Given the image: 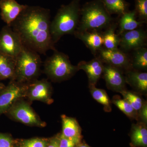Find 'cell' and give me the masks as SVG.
<instances>
[{
  "label": "cell",
  "mask_w": 147,
  "mask_h": 147,
  "mask_svg": "<svg viewBox=\"0 0 147 147\" xmlns=\"http://www.w3.org/2000/svg\"><path fill=\"white\" fill-rule=\"evenodd\" d=\"M24 46L19 36L11 27L7 25L3 27L0 32V54L15 59Z\"/></svg>",
  "instance_id": "cell-7"
},
{
  "label": "cell",
  "mask_w": 147,
  "mask_h": 147,
  "mask_svg": "<svg viewBox=\"0 0 147 147\" xmlns=\"http://www.w3.org/2000/svg\"><path fill=\"white\" fill-rule=\"evenodd\" d=\"M16 143L10 135L0 133V147H14Z\"/></svg>",
  "instance_id": "cell-30"
},
{
  "label": "cell",
  "mask_w": 147,
  "mask_h": 147,
  "mask_svg": "<svg viewBox=\"0 0 147 147\" xmlns=\"http://www.w3.org/2000/svg\"><path fill=\"white\" fill-rule=\"evenodd\" d=\"M50 139L45 138H33L16 142L19 147H47Z\"/></svg>",
  "instance_id": "cell-27"
},
{
  "label": "cell",
  "mask_w": 147,
  "mask_h": 147,
  "mask_svg": "<svg viewBox=\"0 0 147 147\" xmlns=\"http://www.w3.org/2000/svg\"><path fill=\"white\" fill-rule=\"evenodd\" d=\"M74 35L76 38L82 40L95 56L98 51L103 48V38L101 31H76Z\"/></svg>",
  "instance_id": "cell-15"
},
{
  "label": "cell",
  "mask_w": 147,
  "mask_h": 147,
  "mask_svg": "<svg viewBox=\"0 0 147 147\" xmlns=\"http://www.w3.org/2000/svg\"><path fill=\"white\" fill-rule=\"evenodd\" d=\"M125 81L137 90L146 92L147 91V73L138 70H128L125 76Z\"/></svg>",
  "instance_id": "cell-18"
},
{
  "label": "cell",
  "mask_w": 147,
  "mask_h": 147,
  "mask_svg": "<svg viewBox=\"0 0 147 147\" xmlns=\"http://www.w3.org/2000/svg\"><path fill=\"white\" fill-rule=\"evenodd\" d=\"M5 88L4 85L3 84L0 83V91L2 90L4 88Z\"/></svg>",
  "instance_id": "cell-34"
},
{
  "label": "cell",
  "mask_w": 147,
  "mask_h": 147,
  "mask_svg": "<svg viewBox=\"0 0 147 147\" xmlns=\"http://www.w3.org/2000/svg\"><path fill=\"white\" fill-rule=\"evenodd\" d=\"M114 21L101 0H92L81 7L80 21L76 31H100L105 30Z\"/></svg>",
  "instance_id": "cell-3"
},
{
  "label": "cell",
  "mask_w": 147,
  "mask_h": 147,
  "mask_svg": "<svg viewBox=\"0 0 147 147\" xmlns=\"http://www.w3.org/2000/svg\"><path fill=\"white\" fill-rule=\"evenodd\" d=\"M131 67L136 70H146L147 69V49L142 47L133 51L131 59Z\"/></svg>",
  "instance_id": "cell-23"
},
{
  "label": "cell",
  "mask_w": 147,
  "mask_h": 147,
  "mask_svg": "<svg viewBox=\"0 0 147 147\" xmlns=\"http://www.w3.org/2000/svg\"><path fill=\"white\" fill-rule=\"evenodd\" d=\"M14 147H19L18 146V145H17L16 144V145H15V146H14Z\"/></svg>",
  "instance_id": "cell-35"
},
{
  "label": "cell",
  "mask_w": 147,
  "mask_h": 147,
  "mask_svg": "<svg viewBox=\"0 0 147 147\" xmlns=\"http://www.w3.org/2000/svg\"><path fill=\"white\" fill-rule=\"evenodd\" d=\"M135 10L137 14V20L144 22L147 21V0H134Z\"/></svg>",
  "instance_id": "cell-28"
},
{
  "label": "cell",
  "mask_w": 147,
  "mask_h": 147,
  "mask_svg": "<svg viewBox=\"0 0 147 147\" xmlns=\"http://www.w3.org/2000/svg\"><path fill=\"white\" fill-rule=\"evenodd\" d=\"M14 119L30 126L44 127L46 124L40 119L31 107L24 101L16 102L8 110Z\"/></svg>",
  "instance_id": "cell-8"
},
{
  "label": "cell",
  "mask_w": 147,
  "mask_h": 147,
  "mask_svg": "<svg viewBox=\"0 0 147 147\" xmlns=\"http://www.w3.org/2000/svg\"><path fill=\"white\" fill-rule=\"evenodd\" d=\"M27 85L11 80L0 92V115L6 113L21 98L26 96Z\"/></svg>",
  "instance_id": "cell-6"
},
{
  "label": "cell",
  "mask_w": 147,
  "mask_h": 147,
  "mask_svg": "<svg viewBox=\"0 0 147 147\" xmlns=\"http://www.w3.org/2000/svg\"><path fill=\"white\" fill-rule=\"evenodd\" d=\"M47 147H59V136L50 139Z\"/></svg>",
  "instance_id": "cell-32"
},
{
  "label": "cell",
  "mask_w": 147,
  "mask_h": 147,
  "mask_svg": "<svg viewBox=\"0 0 147 147\" xmlns=\"http://www.w3.org/2000/svg\"><path fill=\"white\" fill-rule=\"evenodd\" d=\"M27 85L26 96L31 100H39L50 104L53 102L52 99L51 84L45 79L34 81Z\"/></svg>",
  "instance_id": "cell-11"
},
{
  "label": "cell",
  "mask_w": 147,
  "mask_h": 147,
  "mask_svg": "<svg viewBox=\"0 0 147 147\" xmlns=\"http://www.w3.org/2000/svg\"><path fill=\"white\" fill-rule=\"evenodd\" d=\"M106 10L110 15L119 16L128 11L129 4L125 0H101Z\"/></svg>",
  "instance_id": "cell-22"
},
{
  "label": "cell",
  "mask_w": 147,
  "mask_h": 147,
  "mask_svg": "<svg viewBox=\"0 0 147 147\" xmlns=\"http://www.w3.org/2000/svg\"><path fill=\"white\" fill-rule=\"evenodd\" d=\"M118 21L117 34L119 36L125 32L133 30L142 26L144 22L137 20L135 10H129L119 16Z\"/></svg>",
  "instance_id": "cell-16"
},
{
  "label": "cell",
  "mask_w": 147,
  "mask_h": 147,
  "mask_svg": "<svg viewBox=\"0 0 147 147\" xmlns=\"http://www.w3.org/2000/svg\"><path fill=\"white\" fill-rule=\"evenodd\" d=\"M95 57L99 58L103 63L119 69L129 70L132 68L129 55L119 48L107 49L103 47L98 52Z\"/></svg>",
  "instance_id": "cell-9"
},
{
  "label": "cell",
  "mask_w": 147,
  "mask_h": 147,
  "mask_svg": "<svg viewBox=\"0 0 147 147\" xmlns=\"http://www.w3.org/2000/svg\"><path fill=\"white\" fill-rule=\"evenodd\" d=\"M139 117L142 119L143 123L146 124L147 122V103L144 102L142 108L139 111Z\"/></svg>",
  "instance_id": "cell-31"
},
{
  "label": "cell",
  "mask_w": 147,
  "mask_h": 147,
  "mask_svg": "<svg viewBox=\"0 0 147 147\" xmlns=\"http://www.w3.org/2000/svg\"><path fill=\"white\" fill-rule=\"evenodd\" d=\"M119 46L121 50L125 53L145 47L146 45V31L140 28L125 32L119 35Z\"/></svg>",
  "instance_id": "cell-10"
},
{
  "label": "cell",
  "mask_w": 147,
  "mask_h": 147,
  "mask_svg": "<svg viewBox=\"0 0 147 147\" xmlns=\"http://www.w3.org/2000/svg\"><path fill=\"white\" fill-rule=\"evenodd\" d=\"M27 6L20 4L16 0H1L0 9L2 20L7 26H10Z\"/></svg>",
  "instance_id": "cell-13"
},
{
  "label": "cell",
  "mask_w": 147,
  "mask_h": 147,
  "mask_svg": "<svg viewBox=\"0 0 147 147\" xmlns=\"http://www.w3.org/2000/svg\"><path fill=\"white\" fill-rule=\"evenodd\" d=\"M81 0H72L66 5L61 6L51 21L50 31L54 44L66 34L74 35L79 26Z\"/></svg>",
  "instance_id": "cell-2"
},
{
  "label": "cell",
  "mask_w": 147,
  "mask_h": 147,
  "mask_svg": "<svg viewBox=\"0 0 147 147\" xmlns=\"http://www.w3.org/2000/svg\"><path fill=\"white\" fill-rule=\"evenodd\" d=\"M79 70L77 66L71 64L67 55L54 51L51 57L46 59L44 63V72L49 78L55 82L69 79Z\"/></svg>",
  "instance_id": "cell-5"
},
{
  "label": "cell",
  "mask_w": 147,
  "mask_h": 147,
  "mask_svg": "<svg viewBox=\"0 0 147 147\" xmlns=\"http://www.w3.org/2000/svg\"><path fill=\"white\" fill-rule=\"evenodd\" d=\"M50 11L27 5L9 26L18 34L23 45L39 54L57 50L50 34Z\"/></svg>",
  "instance_id": "cell-1"
},
{
  "label": "cell",
  "mask_w": 147,
  "mask_h": 147,
  "mask_svg": "<svg viewBox=\"0 0 147 147\" xmlns=\"http://www.w3.org/2000/svg\"><path fill=\"white\" fill-rule=\"evenodd\" d=\"M62 132L61 134L66 138L81 142L82 136L81 128L75 119L63 115Z\"/></svg>",
  "instance_id": "cell-17"
},
{
  "label": "cell",
  "mask_w": 147,
  "mask_h": 147,
  "mask_svg": "<svg viewBox=\"0 0 147 147\" xmlns=\"http://www.w3.org/2000/svg\"><path fill=\"white\" fill-rule=\"evenodd\" d=\"M121 93L123 95L124 99L130 103L137 113L142 108L144 102H143V99L139 95L131 92L127 91L125 90Z\"/></svg>",
  "instance_id": "cell-26"
},
{
  "label": "cell",
  "mask_w": 147,
  "mask_h": 147,
  "mask_svg": "<svg viewBox=\"0 0 147 147\" xmlns=\"http://www.w3.org/2000/svg\"><path fill=\"white\" fill-rule=\"evenodd\" d=\"M113 101L114 104L127 116L131 118H137V112L125 99L116 98Z\"/></svg>",
  "instance_id": "cell-25"
},
{
  "label": "cell",
  "mask_w": 147,
  "mask_h": 147,
  "mask_svg": "<svg viewBox=\"0 0 147 147\" xmlns=\"http://www.w3.org/2000/svg\"><path fill=\"white\" fill-rule=\"evenodd\" d=\"M41 63L38 53L24 46L15 58L14 80L22 84L34 81L39 75Z\"/></svg>",
  "instance_id": "cell-4"
},
{
  "label": "cell",
  "mask_w": 147,
  "mask_h": 147,
  "mask_svg": "<svg viewBox=\"0 0 147 147\" xmlns=\"http://www.w3.org/2000/svg\"><path fill=\"white\" fill-rule=\"evenodd\" d=\"M104 65L102 61L95 57L89 61H80L77 67L79 70L82 69L86 73L89 85L95 86L103 73Z\"/></svg>",
  "instance_id": "cell-14"
},
{
  "label": "cell",
  "mask_w": 147,
  "mask_h": 147,
  "mask_svg": "<svg viewBox=\"0 0 147 147\" xmlns=\"http://www.w3.org/2000/svg\"><path fill=\"white\" fill-rule=\"evenodd\" d=\"M76 147H90L88 145L84 144H79Z\"/></svg>",
  "instance_id": "cell-33"
},
{
  "label": "cell",
  "mask_w": 147,
  "mask_h": 147,
  "mask_svg": "<svg viewBox=\"0 0 147 147\" xmlns=\"http://www.w3.org/2000/svg\"><path fill=\"white\" fill-rule=\"evenodd\" d=\"M80 142L76 140L66 138L61 134L59 136V147H76L80 144Z\"/></svg>",
  "instance_id": "cell-29"
},
{
  "label": "cell",
  "mask_w": 147,
  "mask_h": 147,
  "mask_svg": "<svg viewBox=\"0 0 147 147\" xmlns=\"http://www.w3.org/2000/svg\"><path fill=\"white\" fill-rule=\"evenodd\" d=\"M15 59L0 54V79L15 78Z\"/></svg>",
  "instance_id": "cell-21"
},
{
  "label": "cell",
  "mask_w": 147,
  "mask_h": 147,
  "mask_svg": "<svg viewBox=\"0 0 147 147\" xmlns=\"http://www.w3.org/2000/svg\"><path fill=\"white\" fill-rule=\"evenodd\" d=\"M131 140L132 147H147V129L146 124L138 123L132 125Z\"/></svg>",
  "instance_id": "cell-20"
},
{
  "label": "cell",
  "mask_w": 147,
  "mask_h": 147,
  "mask_svg": "<svg viewBox=\"0 0 147 147\" xmlns=\"http://www.w3.org/2000/svg\"><path fill=\"white\" fill-rule=\"evenodd\" d=\"M90 89L92 96L95 100L104 105L107 110H110V100L105 91L97 88L94 85H90Z\"/></svg>",
  "instance_id": "cell-24"
},
{
  "label": "cell",
  "mask_w": 147,
  "mask_h": 147,
  "mask_svg": "<svg viewBox=\"0 0 147 147\" xmlns=\"http://www.w3.org/2000/svg\"><path fill=\"white\" fill-rule=\"evenodd\" d=\"M102 74L109 89L121 92L125 90L126 81L121 69L105 64Z\"/></svg>",
  "instance_id": "cell-12"
},
{
  "label": "cell",
  "mask_w": 147,
  "mask_h": 147,
  "mask_svg": "<svg viewBox=\"0 0 147 147\" xmlns=\"http://www.w3.org/2000/svg\"><path fill=\"white\" fill-rule=\"evenodd\" d=\"M118 28V22L114 21L102 32L103 38V47L107 49L118 48L120 42V37L116 31Z\"/></svg>",
  "instance_id": "cell-19"
}]
</instances>
